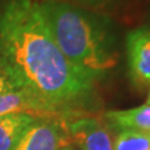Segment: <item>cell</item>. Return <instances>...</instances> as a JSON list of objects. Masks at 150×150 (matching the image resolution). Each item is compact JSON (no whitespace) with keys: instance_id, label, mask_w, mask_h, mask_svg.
<instances>
[{"instance_id":"obj_1","label":"cell","mask_w":150,"mask_h":150,"mask_svg":"<svg viewBox=\"0 0 150 150\" xmlns=\"http://www.w3.org/2000/svg\"><path fill=\"white\" fill-rule=\"evenodd\" d=\"M0 58L59 119L83 114L95 99L99 79L62 53L38 0H0Z\"/></svg>"},{"instance_id":"obj_2","label":"cell","mask_w":150,"mask_h":150,"mask_svg":"<svg viewBox=\"0 0 150 150\" xmlns=\"http://www.w3.org/2000/svg\"><path fill=\"white\" fill-rule=\"evenodd\" d=\"M38 1L55 43L70 63L96 79L116 67L118 36L104 14L65 3Z\"/></svg>"},{"instance_id":"obj_3","label":"cell","mask_w":150,"mask_h":150,"mask_svg":"<svg viewBox=\"0 0 150 150\" xmlns=\"http://www.w3.org/2000/svg\"><path fill=\"white\" fill-rule=\"evenodd\" d=\"M67 146H71V140L62 119L38 118L13 150H62Z\"/></svg>"},{"instance_id":"obj_4","label":"cell","mask_w":150,"mask_h":150,"mask_svg":"<svg viewBox=\"0 0 150 150\" xmlns=\"http://www.w3.org/2000/svg\"><path fill=\"white\" fill-rule=\"evenodd\" d=\"M129 78L138 89L150 86V26H140L125 38Z\"/></svg>"},{"instance_id":"obj_5","label":"cell","mask_w":150,"mask_h":150,"mask_svg":"<svg viewBox=\"0 0 150 150\" xmlns=\"http://www.w3.org/2000/svg\"><path fill=\"white\" fill-rule=\"evenodd\" d=\"M63 121L71 144L81 150H114L110 131L99 119L79 114Z\"/></svg>"},{"instance_id":"obj_6","label":"cell","mask_w":150,"mask_h":150,"mask_svg":"<svg viewBox=\"0 0 150 150\" xmlns=\"http://www.w3.org/2000/svg\"><path fill=\"white\" fill-rule=\"evenodd\" d=\"M9 114H29L36 118L59 119L45 104L24 89L0 95V116Z\"/></svg>"},{"instance_id":"obj_7","label":"cell","mask_w":150,"mask_h":150,"mask_svg":"<svg viewBox=\"0 0 150 150\" xmlns=\"http://www.w3.org/2000/svg\"><path fill=\"white\" fill-rule=\"evenodd\" d=\"M105 119L118 130H138L150 134V104L135 106L125 110H110L105 112Z\"/></svg>"},{"instance_id":"obj_8","label":"cell","mask_w":150,"mask_h":150,"mask_svg":"<svg viewBox=\"0 0 150 150\" xmlns=\"http://www.w3.org/2000/svg\"><path fill=\"white\" fill-rule=\"evenodd\" d=\"M38 118L29 114L0 116V150H13L24 131Z\"/></svg>"},{"instance_id":"obj_9","label":"cell","mask_w":150,"mask_h":150,"mask_svg":"<svg viewBox=\"0 0 150 150\" xmlns=\"http://www.w3.org/2000/svg\"><path fill=\"white\" fill-rule=\"evenodd\" d=\"M114 150H150V134L138 130H119L112 140Z\"/></svg>"},{"instance_id":"obj_10","label":"cell","mask_w":150,"mask_h":150,"mask_svg":"<svg viewBox=\"0 0 150 150\" xmlns=\"http://www.w3.org/2000/svg\"><path fill=\"white\" fill-rule=\"evenodd\" d=\"M50 1L65 3L78 8L86 9V10L103 14L106 10H109V9L115 8L116 4L120 3V0H50Z\"/></svg>"},{"instance_id":"obj_11","label":"cell","mask_w":150,"mask_h":150,"mask_svg":"<svg viewBox=\"0 0 150 150\" xmlns=\"http://www.w3.org/2000/svg\"><path fill=\"white\" fill-rule=\"evenodd\" d=\"M23 86L5 62L0 58V95L10 91L21 90Z\"/></svg>"},{"instance_id":"obj_12","label":"cell","mask_w":150,"mask_h":150,"mask_svg":"<svg viewBox=\"0 0 150 150\" xmlns=\"http://www.w3.org/2000/svg\"><path fill=\"white\" fill-rule=\"evenodd\" d=\"M146 104H150V89H149V94H148V100H146Z\"/></svg>"},{"instance_id":"obj_13","label":"cell","mask_w":150,"mask_h":150,"mask_svg":"<svg viewBox=\"0 0 150 150\" xmlns=\"http://www.w3.org/2000/svg\"><path fill=\"white\" fill-rule=\"evenodd\" d=\"M62 150H74L71 146H67V148H64V149H62Z\"/></svg>"}]
</instances>
